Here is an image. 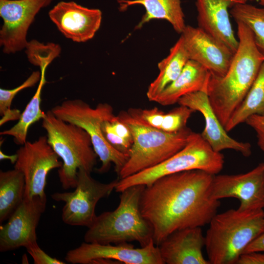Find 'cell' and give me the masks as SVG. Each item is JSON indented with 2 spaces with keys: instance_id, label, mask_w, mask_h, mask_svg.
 Wrapping results in <instances>:
<instances>
[{
  "instance_id": "8d00e7d4",
  "label": "cell",
  "mask_w": 264,
  "mask_h": 264,
  "mask_svg": "<svg viewBox=\"0 0 264 264\" xmlns=\"http://www.w3.org/2000/svg\"><path fill=\"white\" fill-rule=\"evenodd\" d=\"M257 0V1H258L260 4L264 6V0Z\"/></svg>"
},
{
  "instance_id": "30bf717a",
  "label": "cell",
  "mask_w": 264,
  "mask_h": 264,
  "mask_svg": "<svg viewBox=\"0 0 264 264\" xmlns=\"http://www.w3.org/2000/svg\"><path fill=\"white\" fill-rule=\"evenodd\" d=\"M65 260L72 264L109 263L113 260L126 264H165L154 241L140 248H134L129 243L113 245L85 242L69 250Z\"/></svg>"
},
{
  "instance_id": "d6986e66",
  "label": "cell",
  "mask_w": 264,
  "mask_h": 264,
  "mask_svg": "<svg viewBox=\"0 0 264 264\" xmlns=\"http://www.w3.org/2000/svg\"><path fill=\"white\" fill-rule=\"evenodd\" d=\"M237 0H196L198 27L235 53L239 41L229 19L228 9Z\"/></svg>"
},
{
  "instance_id": "4dcf8cb0",
  "label": "cell",
  "mask_w": 264,
  "mask_h": 264,
  "mask_svg": "<svg viewBox=\"0 0 264 264\" xmlns=\"http://www.w3.org/2000/svg\"><path fill=\"white\" fill-rule=\"evenodd\" d=\"M110 120L102 123L101 129L104 137L115 149L129 156L132 143L117 135L111 129Z\"/></svg>"
},
{
  "instance_id": "e0dca14e",
  "label": "cell",
  "mask_w": 264,
  "mask_h": 264,
  "mask_svg": "<svg viewBox=\"0 0 264 264\" xmlns=\"http://www.w3.org/2000/svg\"><path fill=\"white\" fill-rule=\"evenodd\" d=\"M190 60L197 62L211 75L222 77L234 53L199 27L186 25L181 34Z\"/></svg>"
},
{
  "instance_id": "8fae6325",
  "label": "cell",
  "mask_w": 264,
  "mask_h": 264,
  "mask_svg": "<svg viewBox=\"0 0 264 264\" xmlns=\"http://www.w3.org/2000/svg\"><path fill=\"white\" fill-rule=\"evenodd\" d=\"M17 160L14 168L21 172L24 177V198L46 197L44 189L46 177L52 169L60 168L63 163L42 135L34 142L26 141L17 151Z\"/></svg>"
},
{
  "instance_id": "603a6c76",
  "label": "cell",
  "mask_w": 264,
  "mask_h": 264,
  "mask_svg": "<svg viewBox=\"0 0 264 264\" xmlns=\"http://www.w3.org/2000/svg\"><path fill=\"white\" fill-rule=\"evenodd\" d=\"M23 174L14 169L0 172V222L8 220L24 198Z\"/></svg>"
},
{
  "instance_id": "f1b7e54d",
  "label": "cell",
  "mask_w": 264,
  "mask_h": 264,
  "mask_svg": "<svg viewBox=\"0 0 264 264\" xmlns=\"http://www.w3.org/2000/svg\"><path fill=\"white\" fill-rule=\"evenodd\" d=\"M195 111L183 105H179L165 113L160 130L175 132L187 127V122Z\"/></svg>"
},
{
  "instance_id": "4fadbf2b",
  "label": "cell",
  "mask_w": 264,
  "mask_h": 264,
  "mask_svg": "<svg viewBox=\"0 0 264 264\" xmlns=\"http://www.w3.org/2000/svg\"><path fill=\"white\" fill-rule=\"evenodd\" d=\"M211 197L220 200L227 198H238V208L241 211L264 208V162L251 171L237 175H215Z\"/></svg>"
},
{
  "instance_id": "cb8c5ba5",
  "label": "cell",
  "mask_w": 264,
  "mask_h": 264,
  "mask_svg": "<svg viewBox=\"0 0 264 264\" xmlns=\"http://www.w3.org/2000/svg\"><path fill=\"white\" fill-rule=\"evenodd\" d=\"M264 115V62L243 100L225 125L228 132L253 115Z\"/></svg>"
},
{
  "instance_id": "8992f818",
  "label": "cell",
  "mask_w": 264,
  "mask_h": 264,
  "mask_svg": "<svg viewBox=\"0 0 264 264\" xmlns=\"http://www.w3.org/2000/svg\"><path fill=\"white\" fill-rule=\"evenodd\" d=\"M42 127L48 143L62 160L58 172L63 188H75L78 170L91 173L97 163L98 156L89 135L82 128L57 117L51 110L45 112Z\"/></svg>"
},
{
  "instance_id": "4316f807",
  "label": "cell",
  "mask_w": 264,
  "mask_h": 264,
  "mask_svg": "<svg viewBox=\"0 0 264 264\" xmlns=\"http://www.w3.org/2000/svg\"><path fill=\"white\" fill-rule=\"evenodd\" d=\"M41 73L33 71L27 79L18 87L11 89L0 88V126L10 121L19 120L22 113L16 109H12V102L16 95L22 90L34 86L40 82Z\"/></svg>"
},
{
  "instance_id": "7c38bea8",
  "label": "cell",
  "mask_w": 264,
  "mask_h": 264,
  "mask_svg": "<svg viewBox=\"0 0 264 264\" xmlns=\"http://www.w3.org/2000/svg\"><path fill=\"white\" fill-rule=\"evenodd\" d=\"M52 1L0 0V16L3 20L0 44L4 53H15L26 48L29 27L39 11Z\"/></svg>"
},
{
  "instance_id": "9a60e30c",
  "label": "cell",
  "mask_w": 264,
  "mask_h": 264,
  "mask_svg": "<svg viewBox=\"0 0 264 264\" xmlns=\"http://www.w3.org/2000/svg\"><path fill=\"white\" fill-rule=\"evenodd\" d=\"M58 30L74 42H87L99 29L102 13L99 9L88 8L74 1H60L48 13Z\"/></svg>"
},
{
  "instance_id": "ffe728a7",
  "label": "cell",
  "mask_w": 264,
  "mask_h": 264,
  "mask_svg": "<svg viewBox=\"0 0 264 264\" xmlns=\"http://www.w3.org/2000/svg\"><path fill=\"white\" fill-rule=\"evenodd\" d=\"M210 75V73L201 65L189 60L178 77L157 96L154 102L162 106H169L177 103L180 98L188 94L206 91Z\"/></svg>"
},
{
  "instance_id": "6da1fadb",
  "label": "cell",
  "mask_w": 264,
  "mask_h": 264,
  "mask_svg": "<svg viewBox=\"0 0 264 264\" xmlns=\"http://www.w3.org/2000/svg\"><path fill=\"white\" fill-rule=\"evenodd\" d=\"M214 176L199 170L184 171L145 187L140 210L152 227L156 245L175 231L209 223L220 204L211 197Z\"/></svg>"
},
{
  "instance_id": "5bb4252c",
  "label": "cell",
  "mask_w": 264,
  "mask_h": 264,
  "mask_svg": "<svg viewBox=\"0 0 264 264\" xmlns=\"http://www.w3.org/2000/svg\"><path fill=\"white\" fill-rule=\"evenodd\" d=\"M46 197L24 198L0 227V251L6 252L21 247L25 248L37 243L36 228L46 208Z\"/></svg>"
},
{
  "instance_id": "f546056e",
  "label": "cell",
  "mask_w": 264,
  "mask_h": 264,
  "mask_svg": "<svg viewBox=\"0 0 264 264\" xmlns=\"http://www.w3.org/2000/svg\"><path fill=\"white\" fill-rule=\"evenodd\" d=\"M127 111L148 126L159 130L161 129L165 114L156 107L146 109L131 108Z\"/></svg>"
},
{
  "instance_id": "ba28073f",
  "label": "cell",
  "mask_w": 264,
  "mask_h": 264,
  "mask_svg": "<svg viewBox=\"0 0 264 264\" xmlns=\"http://www.w3.org/2000/svg\"><path fill=\"white\" fill-rule=\"evenodd\" d=\"M224 163L223 155L214 151L200 133L193 132L180 151L155 166L120 179L115 190L121 193L132 186H147L163 176L184 171L199 170L215 175L221 171Z\"/></svg>"
},
{
  "instance_id": "e575fe53",
  "label": "cell",
  "mask_w": 264,
  "mask_h": 264,
  "mask_svg": "<svg viewBox=\"0 0 264 264\" xmlns=\"http://www.w3.org/2000/svg\"><path fill=\"white\" fill-rule=\"evenodd\" d=\"M255 251L264 252V231L246 247L243 253Z\"/></svg>"
},
{
  "instance_id": "7402d4cb",
  "label": "cell",
  "mask_w": 264,
  "mask_h": 264,
  "mask_svg": "<svg viewBox=\"0 0 264 264\" xmlns=\"http://www.w3.org/2000/svg\"><path fill=\"white\" fill-rule=\"evenodd\" d=\"M189 60L183 39L180 36L170 48L168 56L157 65L158 74L150 84L146 92L149 101L154 102L157 96L178 77Z\"/></svg>"
},
{
  "instance_id": "1f68e13d",
  "label": "cell",
  "mask_w": 264,
  "mask_h": 264,
  "mask_svg": "<svg viewBox=\"0 0 264 264\" xmlns=\"http://www.w3.org/2000/svg\"><path fill=\"white\" fill-rule=\"evenodd\" d=\"M32 257L35 264H64L65 262L53 258L46 253L39 246L38 243L26 248Z\"/></svg>"
},
{
  "instance_id": "52a82bcc",
  "label": "cell",
  "mask_w": 264,
  "mask_h": 264,
  "mask_svg": "<svg viewBox=\"0 0 264 264\" xmlns=\"http://www.w3.org/2000/svg\"><path fill=\"white\" fill-rule=\"evenodd\" d=\"M51 110L57 117L82 128L88 134L93 149L101 162V166L97 169L99 173L108 172L112 163L119 176L129 156L111 146L104 137L101 129L104 121L115 116L111 105L99 103L92 108L81 99H68L55 106Z\"/></svg>"
},
{
  "instance_id": "484cf974",
  "label": "cell",
  "mask_w": 264,
  "mask_h": 264,
  "mask_svg": "<svg viewBox=\"0 0 264 264\" xmlns=\"http://www.w3.org/2000/svg\"><path fill=\"white\" fill-rule=\"evenodd\" d=\"M230 13L236 22L246 25L251 30L255 44L264 55V7L259 8L246 3L237 2Z\"/></svg>"
},
{
  "instance_id": "9c48e42d",
  "label": "cell",
  "mask_w": 264,
  "mask_h": 264,
  "mask_svg": "<svg viewBox=\"0 0 264 264\" xmlns=\"http://www.w3.org/2000/svg\"><path fill=\"white\" fill-rule=\"evenodd\" d=\"M77 175L74 191L56 192L51 197L55 201L65 203L62 213L64 223L89 228L97 217L95 213L97 203L115 190L119 178L109 183H102L93 178L90 173L83 169H79Z\"/></svg>"
},
{
  "instance_id": "74e56055",
  "label": "cell",
  "mask_w": 264,
  "mask_h": 264,
  "mask_svg": "<svg viewBox=\"0 0 264 264\" xmlns=\"http://www.w3.org/2000/svg\"><path fill=\"white\" fill-rule=\"evenodd\" d=\"M239 2L246 3V1L250 0H237Z\"/></svg>"
},
{
  "instance_id": "5b68a950",
  "label": "cell",
  "mask_w": 264,
  "mask_h": 264,
  "mask_svg": "<svg viewBox=\"0 0 264 264\" xmlns=\"http://www.w3.org/2000/svg\"><path fill=\"white\" fill-rule=\"evenodd\" d=\"M117 116L129 128L133 140L128 160L118 176L119 179L168 159L186 146L193 132L187 127L175 132H165L148 126L128 111H122Z\"/></svg>"
},
{
  "instance_id": "2e32d148",
  "label": "cell",
  "mask_w": 264,
  "mask_h": 264,
  "mask_svg": "<svg viewBox=\"0 0 264 264\" xmlns=\"http://www.w3.org/2000/svg\"><path fill=\"white\" fill-rule=\"evenodd\" d=\"M177 103L202 114L205 127L200 134L214 151L220 153L229 149L239 152L245 157L251 155V145L249 143L239 141L228 134L214 111L206 91H198L185 95L179 99Z\"/></svg>"
},
{
  "instance_id": "d6a6232c",
  "label": "cell",
  "mask_w": 264,
  "mask_h": 264,
  "mask_svg": "<svg viewBox=\"0 0 264 264\" xmlns=\"http://www.w3.org/2000/svg\"><path fill=\"white\" fill-rule=\"evenodd\" d=\"M256 132L257 145L264 152V115H253L245 121Z\"/></svg>"
},
{
  "instance_id": "7a4b0ae2",
  "label": "cell",
  "mask_w": 264,
  "mask_h": 264,
  "mask_svg": "<svg viewBox=\"0 0 264 264\" xmlns=\"http://www.w3.org/2000/svg\"><path fill=\"white\" fill-rule=\"evenodd\" d=\"M236 22L238 49L224 76L210 74L206 90L210 105L224 128L243 100L264 62V55L257 47L251 30L243 22Z\"/></svg>"
},
{
  "instance_id": "836d02e7",
  "label": "cell",
  "mask_w": 264,
  "mask_h": 264,
  "mask_svg": "<svg viewBox=\"0 0 264 264\" xmlns=\"http://www.w3.org/2000/svg\"><path fill=\"white\" fill-rule=\"evenodd\" d=\"M237 264H264V252L243 253L239 258Z\"/></svg>"
},
{
  "instance_id": "83f0119b",
  "label": "cell",
  "mask_w": 264,
  "mask_h": 264,
  "mask_svg": "<svg viewBox=\"0 0 264 264\" xmlns=\"http://www.w3.org/2000/svg\"><path fill=\"white\" fill-rule=\"evenodd\" d=\"M25 53L29 62L38 66L40 69L47 68L52 61L61 53L60 46L52 43L44 44L33 40L28 42Z\"/></svg>"
},
{
  "instance_id": "44dd1931",
  "label": "cell",
  "mask_w": 264,
  "mask_h": 264,
  "mask_svg": "<svg viewBox=\"0 0 264 264\" xmlns=\"http://www.w3.org/2000/svg\"><path fill=\"white\" fill-rule=\"evenodd\" d=\"M117 2L121 11L134 5H140L144 7L145 13L137 28L154 19L167 21L180 34L186 26L181 0H117Z\"/></svg>"
},
{
  "instance_id": "ac0fdd59",
  "label": "cell",
  "mask_w": 264,
  "mask_h": 264,
  "mask_svg": "<svg viewBox=\"0 0 264 264\" xmlns=\"http://www.w3.org/2000/svg\"><path fill=\"white\" fill-rule=\"evenodd\" d=\"M158 246L164 264H210L202 253L205 236L201 227L175 231Z\"/></svg>"
},
{
  "instance_id": "d4e9b609",
  "label": "cell",
  "mask_w": 264,
  "mask_h": 264,
  "mask_svg": "<svg viewBox=\"0 0 264 264\" xmlns=\"http://www.w3.org/2000/svg\"><path fill=\"white\" fill-rule=\"evenodd\" d=\"M46 68L41 70V77L37 89L22 113L18 122L9 129L0 132L1 135H9L13 138L17 145H22L26 141L27 134L29 127L35 122L43 119L45 112L41 109V93L43 87L46 83L45 71Z\"/></svg>"
},
{
  "instance_id": "d590c367",
  "label": "cell",
  "mask_w": 264,
  "mask_h": 264,
  "mask_svg": "<svg viewBox=\"0 0 264 264\" xmlns=\"http://www.w3.org/2000/svg\"><path fill=\"white\" fill-rule=\"evenodd\" d=\"M18 158V155L16 153L14 154L9 155L4 154L1 150L0 151V160L4 159L10 160L12 164H15Z\"/></svg>"
},
{
  "instance_id": "277c9868",
  "label": "cell",
  "mask_w": 264,
  "mask_h": 264,
  "mask_svg": "<svg viewBox=\"0 0 264 264\" xmlns=\"http://www.w3.org/2000/svg\"><path fill=\"white\" fill-rule=\"evenodd\" d=\"M145 187L137 185L122 191L117 208L97 216L84 235L85 242L118 244L136 241L144 247L153 241L152 227L140 210Z\"/></svg>"
},
{
  "instance_id": "3957f363",
  "label": "cell",
  "mask_w": 264,
  "mask_h": 264,
  "mask_svg": "<svg viewBox=\"0 0 264 264\" xmlns=\"http://www.w3.org/2000/svg\"><path fill=\"white\" fill-rule=\"evenodd\" d=\"M205 235L211 264H235L246 247L264 231V211L231 209L216 214Z\"/></svg>"
}]
</instances>
